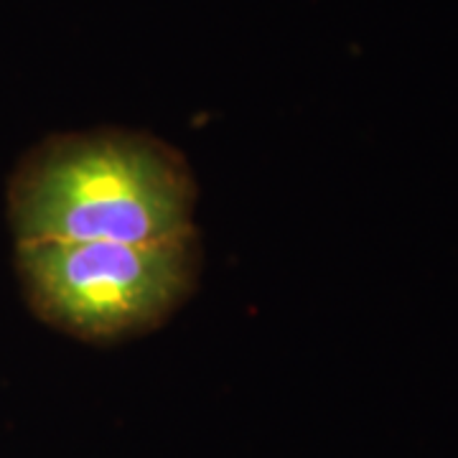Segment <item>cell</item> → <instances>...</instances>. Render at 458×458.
Returning a JSON list of instances; mask_svg holds the SVG:
<instances>
[{
  "mask_svg": "<svg viewBox=\"0 0 458 458\" xmlns=\"http://www.w3.org/2000/svg\"><path fill=\"white\" fill-rule=\"evenodd\" d=\"M16 265L33 313L82 342L148 334L189 301L199 283L197 234L131 242H18Z\"/></svg>",
  "mask_w": 458,
  "mask_h": 458,
  "instance_id": "obj_2",
  "label": "cell"
},
{
  "mask_svg": "<svg viewBox=\"0 0 458 458\" xmlns=\"http://www.w3.org/2000/svg\"><path fill=\"white\" fill-rule=\"evenodd\" d=\"M197 181L165 140L99 128L44 140L8 191L16 242L150 245L197 234Z\"/></svg>",
  "mask_w": 458,
  "mask_h": 458,
  "instance_id": "obj_1",
  "label": "cell"
}]
</instances>
